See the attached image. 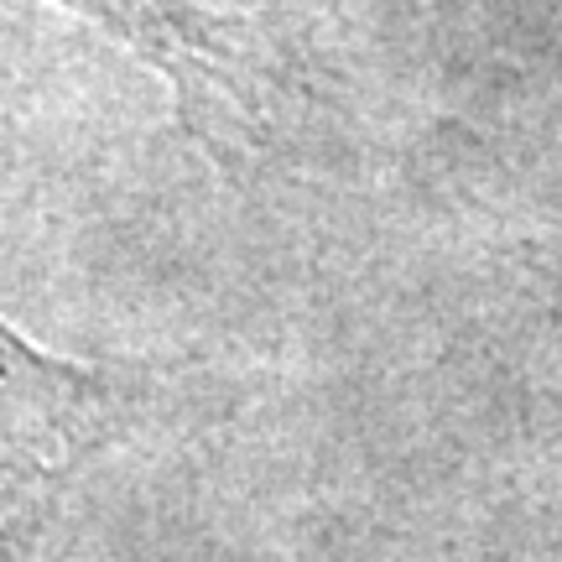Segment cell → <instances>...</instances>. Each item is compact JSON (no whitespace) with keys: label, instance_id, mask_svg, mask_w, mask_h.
Segmentation results:
<instances>
[{"label":"cell","instance_id":"cell-1","mask_svg":"<svg viewBox=\"0 0 562 562\" xmlns=\"http://www.w3.org/2000/svg\"><path fill=\"white\" fill-rule=\"evenodd\" d=\"M68 16L121 42L157 68L188 115L256 121V63L245 58L240 21H224L193 0H53Z\"/></svg>","mask_w":562,"mask_h":562}]
</instances>
